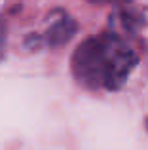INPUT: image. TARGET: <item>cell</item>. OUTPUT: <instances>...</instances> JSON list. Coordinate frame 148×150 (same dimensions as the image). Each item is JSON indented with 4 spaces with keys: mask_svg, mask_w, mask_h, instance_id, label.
I'll return each instance as SVG.
<instances>
[{
    "mask_svg": "<svg viewBox=\"0 0 148 150\" xmlns=\"http://www.w3.org/2000/svg\"><path fill=\"white\" fill-rule=\"evenodd\" d=\"M91 4H125L129 0H87Z\"/></svg>",
    "mask_w": 148,
    "mask_h": 150,
    "instance_id": "4",
    "label": "cell"
},
{
    "mask_svg": "<svg viewBox=\"0 0 148 150\" xmlns=\"http://www.w3.org/2000/svg\"><path fill=\"white\" fill-rule=\"evenodd\" d=\"M137 65V53L120 36L101 33L89 36L74 50L72 76L87 89H120Z\"/></svg>",
    "mask_w": 148,
    "mask_h": 150,
    "instance_id": "1",
    "label": "cell"
},
{
    "mask_svg": "<svg viewBox=\"0 0 148 150\" xmlns=\"http://www.w3.org/2000/svg\"><path fill=\"white\" fill-rule=\"evenodd\" d=\"M4 40H6V27H4V21L0 19V55L4 50Z\"/></svg>",
    "mask_w": 148,
    "mask_h": 150,
    "instance_id": "3",
    "label": "cell"
},
{
    "mask_svg": "<svg viewBox=\"0 0 148 150\" xmlns=\"http://www.w3.org/2000/svg\"><path fill=\"white\" fill-rule=\"evenodd\" d=\"M76 34V21L70 19L67 13L57 11L55 13V21L49 23L48 30L44 34V40L48 46H63Z\"/></svg>",
    "mask_w": 148,
    "mask_h": 150,
    "instance_id": "2",
    "label": "cell"
}]
</instances>
